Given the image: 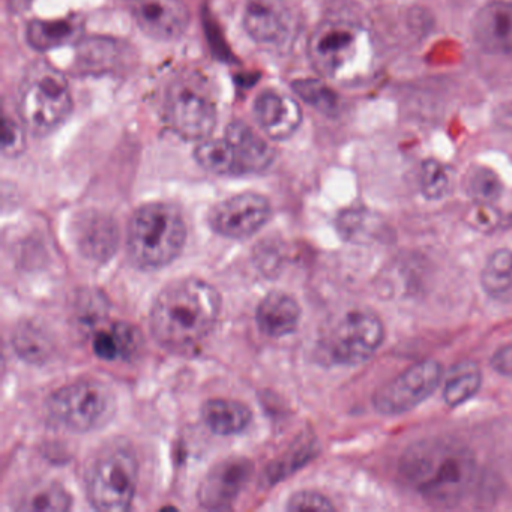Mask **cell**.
<instances>
[{
	"mask_svg": "<svg viewBox=\"0 0 512 512\" xmlns=\"http://www.w3.org/2000/svg\"><path fill=\"white\" fill-rule=\"evenodd\" d=\"M466 221L478 232L490 233L500 224V212L491 203L475 202L467 211Z\"/></svg>",
	"mask_w": 512,
	"mask_h": 512,
	"instance_id": "836d02e7",
	"label": "cell"
},
{
	"mask_svg": "<svg viewBox=\"0 0 512 512\" xmlns=\"http://www.w3.org/2000/svg\"><path fill=\"white\" fill-rule=\"evenodd\" d=\"M185 242L187 224L182 212L170 203H146L128 224V254L143 271H157L175 262Z\"/></svg>",
	"mask_w": 512,
	"mask_h": 512,
	"instance_id": "3957f363",
	"label": "cell"
},
{
	"mask_svg": "<svg viewBox=\"0 0 512 512\" xmlns=\"http://www.w3.org/2000/svg\"><path fill=\"white\" fill-rule=\"evenodd\" d=\"M76 242L86 259L106 262L116 253L119 244L116 221L101 212H88L77 223Z\"/></svg>",
	"mask_w": 512,
	"mask_h": 512,
	"instance_id": "ac0fdd59",
	"label": "cell"
},
{
	"mask_svg": "<svg viewBox=\"0 0 512 512\" xmlns=\"http://www.w3.org/2000/svg\"><path fill=\"white\" fill-rule=\"evenodd\" d=\"M242 23L248 37L266 49H284L295 35L287 0H245Z\"/></svg>",
	"mask_w": 512,
	"mask_h": 512,
	"instance_id": "7c38bea8",
	"label": "cell"
},
{
	"mask_svg": "<svg viewBox=\"0 0 512 512\" xmlns=\"http://www.w3.org/2000/svg\"><path fill=\"white\" fill-rule=\"evenodd\" d=\"M139 481V460L133 445L116 439L97 452L85 476L86 496L98 511L130 509Z\"/></svg>",
	"mask_w": 512,
	"mask_h": 512,
	"instance_id": "5b68a950",
	"label": "cell"
},
{
	"mask_svg": "<svg viewBox=\"0 0 512 512\" xmlns=\"http://www.w3.org/2000/svg\"><path fill=\"white\" fill-rule=\"evenodd\" d=\"M73 505L70 493L58 482H44L32 487L20 499L17 509L28 512H64Z\"/></svg>",
	"mask_w": 512,
	"mask_h": 512,
	"instance_id": "4316f807",
	"label": "cell"
},
{
	"mask_svg": "<svg viewBox=\"0 0 512 512\" xmlns=\"http://www.w3.org/2000/svg\"><path fill=\"white\" fill-rule=\"evenodd\" d=\"M482 373L476 362L464 361L452 367L445 389L443 400L449 407H458L478 394L481 388Z\"/></svg>",
	"mask_w": 512,
	"mask_h": 512,
	"instance_id": "cb8c5ba5",
	"label": "cell"
},
{
	"mask_svg": "<svg viewBox=\"0 0 512 512\" xmlns=\"http://www.w3.org/2000/svg\"><path fill=\"white\" fill-rule=\"evenodd\" d=\"M308 55L320 76L349 82L367 56V32L344 20H326L311 35Z\"/></svg>",
	"mask_w": 512,
	"mask_h": 512,
	"instance_id": "ba28073f",
	"label": "cell"
},
{
	"mask_svg": "<svg viewBox=\"0 0 512 512\" xmlns=\"http://www.w3.org/2000/svg\"><path fill=\"white\" fill-rule=\"evenodd\" d=\"M254 466L248 458L232 457L215 464L199 487V503L211 511L232 508L253 475Z\"/></svg>",
	"mask_w": 512,
	"mask_h": 512,
	"instance_id": "5bb4252c",
	"label": "cell"
},
{
	"mask_svg": "<svg viewBox=\"0 0 512 512\" xmlns=\"http://www.w3.org/2000/svg\"><path fill=\"white\" fill-rule=\"evenodd\" d=\"M131 16L152 40L172 43L190 28L191 14L182 0H131Z\"/></svg>",
	"mask_w": 512,
	"mask_h": 512,
	"instance_id": "4fadbf2b",
	"label": "cell"
},
{
	"mask_svg": "<svg viewBox=\"0 0 512 512\" xmlns=\"http://www.w3.org/2000/svg\"><path fill=\"white\" fill-rule=\"evenodd\" d=\"M167 124L187 142L209 139L217 127V100L208 80L199 73L181 74L167 88Z\"/></svg>",
	"mask_w": 512,
	"mask_h": 512,
	"instance_id": "8992f818",
	"label": "cell"
},
{
	"mask_svg": "<svg viewBox=\"0 0 512 512\" xmlns=\"http://www.w3.org/2000/svg\"><path fill=\"white\" fill-rule=\"evenodd\" d=\"M269 200L262 194L241 193L215 205L209 212L212 232L227 239H247L256 235L271 218Z\"/></svg>",
	"mask_w": 512,
	"mask_h": 512,
	"instance_id": "8fae6325",
	"label": "cell"
},
{
	"mask_svg": "<svg viewBox=\"0 0 512 512\" xmlns=\"http://www.w3.org/2000/svg\"><path fill=\"white\" fill-rule=\"evenodd\" d=\"M293 92L308 106L325 115H334L338 110V97L325 83L317 79H299L292 83Z\"/></svg>",
	"mask_w": 512,
	"mask_h": 512,
	"instance_id": "f1b7e54d",
	"label": "cell"
},
{
	"mask_svg": "<svg viewBox=\"0 0 512 512\" xmlns=\"http://www.w3.org/2000/svg\"><path fill=\"white\" fill-rule=\"evenodd\" d=\"M13 346L17 355L29 364L41 365L49 361L53 352V343L49 334L37 323L22 322L13 334Z\"/></svg>",
	"mask_w": 512,
	"mask_h": 512,
	"instance_id": "484cf974",
	"label": "cell"
},
{
	"mask_svg": "<svg viewBox=\"0 0 512 512\" xmlns=\"http://www.w3.org/2000/svg\"><path fill=\"white\" fill-rule=\"evenodd\" d=\"M224 137L235 149L238 176L263 173L274 163L275 151L272 146L244 121L230 122Z\"/></svg>",
	"mask_w": 512,
	"mask_h": 512,
	"instance_id": "e0dca14e",
	"label": "cell"
},
{
	"mask_svg": "<svg viewBox=\"0 0 512 512\" xmlns=\"http://www.w3.org/2000/svg\"><path fill=\"white\" fill-rule=\"evenodd\" d=\"M449 170L436 160H427L421 169V191L428 200H440L449 193Z\"/></svg>",
	"mask_w": 512,
	"mask_h": 512,
	"instance_id": "1f68e13d",
	"label": "cell"
},
{
	"mask_svg": "<svg viewBox=\"0 0 512 512\" xmlns=\"http://www.w3.org/2000/svg\"><path fill=\"white\" fill-rule=\"evenodd\" d=\"M220 313V293L208 281L194 277L173 281L152 305V337L170 352H194L214 331Z\"/></svg>",
	"mask_w": 512,
	"mask_h": 512,
	"instance_id": "6da1fadb",
	"label": "cell"
},
{
	"mask_svg": "<svg viewBox=\"0 0 512 512\" xmlns=\"http://www.w3.org/2000/svg\"><path fill=\"white\" fill-rule=\"evenodd\" d=\"M473 38L484 52L512 53V2L494 0L476 13Z\"/></svg>",
	"mask_w": 512,
	"mask_h": 512,
	"instance_id": "2e32d148",
	"label": "cell"
},
{
	"mask_svg": "<svg viewBox=\"0 0 512 512\" xmlns=\"http://www.w3.org/2000/svg\"><path fill=\"white\" fill-rule=\"evenodd\" d=\"M404 481L436 506H454L466 496L476 475V458L464 443L445 437L419 440L401 455Z\"/></svg>",
	"mask_w": 512,
	"mask_h": 512,
	"instance_id": "7a4b0ae2",
	"label": "cell"
},
{
	"mask_svg": "<svg viewBox=\"0 0 512 512\" xmlns=\"http://www.w3.org/2000/svg\"><path fill=\"white\" fill-rule=\"evenodd\" d=\"M491 367L502 376L512 377V344L499 347L491 356Z\"/></svg>",
	"mask_w": 512,
	"mask_h": 512,
	"instance_id": "d590c367",
	"label": "cell"
},
{
	"mask_svg": "<svg viewBox=\"0 0 512 512\" xmlns=\"http://www.w3.org/2000/svg\"><path fill=\"white\" fill-rule=\"evenodd\" d=\"M17 109L26 130L44 137L58 130L73 112V95L67 77L47 62H35L19 88Z\"/></svg>",
	"mask_w": 512,
	"mask_h": 512,
	"instance_id": "277c9868",
	"label": "cell"
},
{
	"mask_svg": "<svg viewBox=\"0 0 512 512\" xmlns=\"http://www.w3.org/2000/svg\"><path fill=\"white\" fill-rule=\"evenodd\" d=\"M442 365L434 359L416 362L377 389L373 406L380 415L398 416L427 400L442 380Z\"/></svg>",
	"mask_w": 512,
	"mask_h": 512,
	"instance_id": "30bf717a",
	"label": "cell"
},
{
	"mask_svg": "<svg viewBox=\"0 0 512 512\" xmlns=\"http://www.w3.org/2000/svg\"><path fill=\"white\" fill-rule=\"evenodd\" d=\"M142 344L140 332L127 322H116L109 329L95 332L92 350L103 361L131 359Z\"/></svg>",
	"mask_w": 512,
	"mask_h": 512,
	"instance_id": "7402d4cb",
	"label": "cell"
},
{
	"mask_svg": "<svg viewBox=\"0 0 512 512\" xmlns=\"http://www.w3.org/2000/svg\"><path fill=\"white\" fill-rule=\"evenodd\" d=\"M319 448H317L316 439H304L298 442V445L290 449L289 454L284 455L283 460L274 463L269 472V478L272 482L280 481L284 476L298 470L299 467L305 466L308 461L316 457Z\"/></svg>",
	"mask_w": 512,
	"mask_h": 512,
	"instance_id": "4dcf8cb0",
	"label": "cell"
},
{
	"mask_svg": "<svg viewBox=\"0 0 512 512\" xmlns=\"http://www.w3.org/2000/svg\"><path fill=\"white\" fill-rule=\"evenodd\" d=\"M337 230L344 241L353 244H370L385 235V224L379 215L367 209H349L337 218Z\"/></svg>",
	"mask_w": 512,
	"mask_h": 512,
	"instance_id": "603a6c76",
	"label": "cell"
},
{
	"mask_svg": "<svg viewBox=\"0 0 512 512\" xmlns=\"http://www.w3.org/2000/svg\"><path fill=\"white\" fill-rule=\"evenodd\" d=\"M25 125L19 124L14 119L4 118V130H2V154L5 157H19L26 146Z\"/></svg>",
	"mask_w": 512,
	"mask_h": 512,
	"instance_id": "e575fe53",
	"label": "cell"
},
{
	"mask_svg": "<svg viewBox=\"0 0 512 512\" xmlns=\"http://www.w3.org/2000/svg\"><path fill=\"white\" fill-rule=\"evenodd\" d=\"M254 121L269 139L283 142L290 139L302 124V110L298 101L274 89L257 95L253 103Z\"/></svg>",
	"mask_w": 512,
	"mask_h": 512,
	"instance_id": "9a60e30c",
	"label": "cell"
},
{
	"mask_svg": "<svg viewBox=\"0 0 512 512\" xmlns=\"http://www.w3.org/2000/svg\"><path fill=\"white\" fill-rule=\"evenodd\" d=\"M287 511L299 512V511H320L328 512L334 511L335 506L332 505L331 500L328 497L323 496L319 491L304 490L298 491L293 494L286 505Z\"/></svg>",
	"mask_w": 512,
	"mask_h": 512,
	"instance_id": "d6a6232c",
	"label": "cell"
},
{
	"mask_svg": "<svg viewBox=\"0 0 512 512\" xmlns=\"http://www.w3.org/2000/svg\"><path fill=\"white\" fill-rule=\"evenodd\" d=\"M385 340V326L368 310L344 314L320 338L317 355L326 365L356 367L373 358Z\"/></svg>",
	"mask_w": 512,
	"mask_h": 512,
	"instance_id": "9c48e42d",
	"label": "cell"
},
{
	"mask_svg": "<svg viewBox=\"0 0 512 512\" xmlns=\"http://www.w3.org/2000/svg\"><path fill=\"white\" fill-rule=\"evenodd\" d=\"M206 427L218 436H233L247 430L253 412L247 404L229 398H212L202 406Z\"/></svg>",
	"mask_w": 512,
	"mask_h": 512,
	"instance_id": "44dd1931",
	"label": "cell"
},
{
	"mask_svg": "<svg viewBox=\"0 0 512 512\" xmlns=\"http://www.w3.org/2000/svg\"><path fill=\"white\" fill-rule=\"evenodd\" d=\"M481 286L491 298H500L512 289V251H494L481 272Z\"/></svg>",
	"mask_w": 512,
	"mask_h": 512,
	"instance_id": "83f0119b",
	"label": "cell"
},
{
	"mask_svg": "<svg viewBox=\"0 0 512 512\" xmlns=\"http://www.w3.org/2000/svg\"><path fill=\"white\" fill-rule=\"evenodd\" d=\"M53 424L71 433L100 430L116 412V397L106 383L79 380L53 392L46 403Z\"/></svg>",
	"mask_w": 512,
	"mask_h": 512,
	"instance_id": "52a82bcc",
	"label": "cell"
},
{
	"mask_svg": "<svg viewBox=\"0 0 512 512\" xmlns=\"http://www.w3.org/2000/svg\"><path fill=\"white\" fill-rule=\"evenodd\" d=\"M301 314V305L293 296L274 290L268 293L257 307V328L266 337H287L298 329Z\"/></svg>",
	"mask_w": 512,
	"mask_h": 512,
	"instance_id": "d6986e66",
	"label": "cell"
},
{
	"mask_svg": "<svg viewBox=\"0 0 512 512\" xmlns=\"http://www.w3.org/2000/svg\"><path fill=\"white\" fill-rule=\"evenodd\" d=\"M466 191L475 202L493 203L502 194V182L493 170L475 167L467 175Z\"/></svg>",
	"mask_w": 512,
	"mask_h": 512,
	"instance_id": "f546056e",
	"label": "cell"
},
{
	"mask_svg": "<svg viewBox=\"0 0 512 512\" xmlns=\"http://www.w3.org/2000/svg\"><path fill=\"white\" fill-rule=\"evenodd\" d=\"M82 35L83 25L77 17L32 20L26 28V41L37 52H50V50L76 43Z\"/></svg>",
	"mask_w": 512,
	"mask_h": 512,
	"instance_id": "ffe728a7",
	"label": "cell"
},
{
	"mask_svg": "<svg viewBox=\"0 0 512 512\" xmlns=\"http://www.w3.org/2000/svg\"><path fill=\"white\" fill-rule=\"evenodd\" d=\"M194 160L206 172L218 176H238L235 149L232 143L223 139H209L199 142L194 149Z\"/></svg>",
	"mask_w": 512,
	"mask_h": 512,
	"instance_id": "d4e9b609",
	"label": "cell"
}]
</instances>
